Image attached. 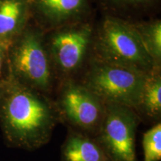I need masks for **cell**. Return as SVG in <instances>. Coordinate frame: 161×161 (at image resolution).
<instances>
[{"label": "cell", "instance_id": "obj_10", "mask_svg": "<svg viewBox=\"0 0 161 161\" xmlns=\"http://www.w3.org/2000/svg\"><path fill=\"white\" fill-rule=\"evenodd\" d=\"M62 161H110L95 137L69 128L61 147Z\"/></svg>", "mask_w": 161, "mask_h": 161}, {"label": "cell", "instance_id": "obj_12", "mask_svg": "<svg viewBox=\"0 0 161 161\" xmlns=\"http://www.w3.org/2000/svg\"><path fill=\"white\" fill-rule=\"evenodd\" d=\"M148 117L160 119L161 115V66H156L146 75L136 110Z\"/></svg>", "mask_w": 161, "mask_h": 161}, {"label": "cell", "instance_id": "obj_9", "mask_svg": "<svg viewBox=\"0 0 161 161\" xmlns=\"http://www.w3.org/2000/svg\"><path fill=\"white\" fill-rule=\"evenodd\" d=\"M29 0H0V43H13L29 24Z\"/></svg>", "mask_w": 161, "mask_h": 161}, {"label": "cell", "instance_id": "obj_2", "mask_svg": "<svg viewBox=\"0 0 161 161\" xmlns=\"http://www.w3.org/2000/svg\"><path fill=\"white\" fill-rule=\"evenodd\" d=\"M43 35V30L30 19L8 48L9 74L19 84L53 98L59 82Z\"/></svg>", "mask_w": 161, "mask_h": 161}, {"label": "cell", "instance_id": "obj_16", "mask_svg": "<svg viewBox=\"0 0 161 161\" xmlns=\"http://www.w3.org/2000/svg\"><path fill=\"white\" fill-rule=\"evenodd\" d=\"M1 83H2V81H0V90H1Z\"/></svg>", "mask_w": 161, "mask_h": 161}, {"label": "cell", "instance_id": "obj_7", "mask_svg": "<svg viewBox=\"0 0 161 161\" xmlns=\"http://www.w3.org/2000/svg\"><path fill=\"white\" fill-rule=\"evenodd\" d=\"M105 104V110L95 139L110 161H137L136 134L140 118L130 107Z\"/></svg>", "mask_w": 161, "mask_h": 161}, {"label": "cell", "instance_id": "obj_8", "mask_svg": "<svg viewBox=\"0 0 161 161\" xmlns=\"http://www.w3.org/2000/svg\"><path fill=\"white\" fill-rule=\"evenodd\" d=\"M93 0H29L31 20L43 31L95 17Z\"/></svg>", "mask_w": 161, "mask_h": 161}, {"label": "cell", "instance_id": "obj_14", "mask_svg": "<svg viewBox=\"0 0 161 161\" xmlns=\"http://www.w3.org/2000/svg\"><path fill=\"white\" fill-rule=\"evenodd\" d=\"M143 161L161 160V124L159 122L142 136Z\"/></svg>", "mask_w": 161, "mask_h": 161}, {"label": "cell", "instance_id": "obj_6", "mask_svg": "<svg viewBox=\"0 0 161 161\" xmlns=\"http://www.w3.org/2000/svg\"><path fill=\"white\" fill-rule=\"evenodd\" d=\"M61 122L95 137L103 119L105 104L78 79L60 81L53 96Z\"/></svg>", "mask_w": 161, "mask_h": 161}, {"label": "cell", "instance_id": "obj_15", "mask_svg": "<svg viewBox=\"0 0 161 161\" xmlns=\"http://www.w3.org/2000/svg\"><path fill=\"white\" fill-rule=\"evenodd\" d=\"M8 48L0 43V81H3L9 77Z\"/></svg>", "mask_w": 161, "mask_h": 161}, {"label": "cell", "instance_id": "obj_3", "mask_svg": "<svg viewBox=\"0 0 161 161\" xmlns=\"http://www.w3.org/2000/svg\"><path fill=\"white\" fill-rule=\"evenodd\" d=\"M91 57L145 74L158 66L130 22L105 14L96 20Z\"/></svg>", "mask_w": 161, "mask_h": 161}, {"label": "cell", "instance_id": "obj_1", "mask_svg": "<svg viewBox=\"0 0 161 161\" xmlns=\"http://www.w3.org/2000/svg\"><path fill=\"white\" fill-rule=\"evenodd\" d=\"M61 122L53 98L19 84L9 75L1 83L0 127L8 146L37 150L51 140Z\"/></svg>", "mask_w": 161, "mask_h": 161}, {"label": "cell", "instance_id": "obj_4", "mask_svg": "<svg viewBox=\"0 0 161 161\" xmlns=\"http://www.w3.org/2000/svg\"><path fill=\"white\" fill-rule=\"evenodd\" d=\"M95 17L44 32V43L58 82L78 79L91 58Z\"/></svg>", "mask_w": 161, "mask_h": 161}, {"label": "cell", "instance_id": "obj_13", "mask_svg": "<svg viewBox=\"0 0 161 161\" xmlns=\"http://www.w3.org/2000/svg\"><path fill=\"white\" fill-rule=\"evenodd\" d=\"M156 66H161V20L148 18L130 22Z\"/></svg>", "mask_w": 161, "mask_h": 161}, {"label": "cell", "instance_id": "obj_11", "mask_svg": "<svg viewBox=\"0 0 161 161\" xmlns=\"http://www.w3.org/2000/svg\"><path fill=\"white\" fill-rule=\"evenodd\" d=\"M102 14L128 22L144 19L158 8L160 0H93Z\"/></svg>", "mask_w": 161, "mask_h": 161}, {"label": "cell", "instance_id": "obj_5", "mask_svg": "<svg viewBox=\"0 0 161 161\" xmlns=\"http://www.w3.org/2000/svg\"><path fill=\"white\" fill-rule=\"evenodd\" d=\"M146 75L91 57L78 80L104 103L122 104L136 111Z\"/></svg>", "mask_w": 161, "mask_h": 161}]
</instances>
